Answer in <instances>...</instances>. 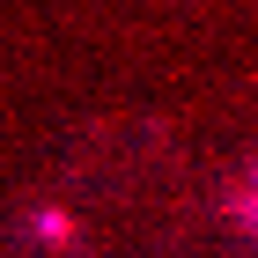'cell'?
Returning <instances> with one entry per match:
<instances>
[{
	"label": "cell",
	"mask_w": 258,
	"mask_h": 258,
	"mask_svg": "<svg viewBox=\"0 0 258 258\" xmlns=\"http://www.w3.org/2000/svg\"><path fill=\"white\" fill-rule=\"evenodd\" d=\"M243 214H251V221H258V184H251V192H243Z\"/></svg>",
	"instance_id": "1"
}]
</instances>
